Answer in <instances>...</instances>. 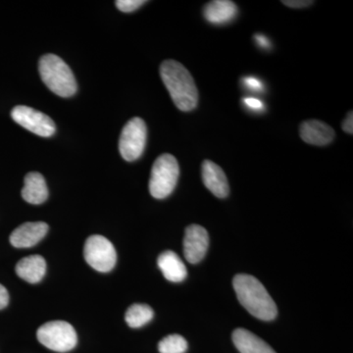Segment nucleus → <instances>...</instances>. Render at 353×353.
I'll list each match as a JSON object with an SVG mask.
<instances>
[{
	"mask_svg": "<svg viewBox=\"0 0 353 353\" xmlns=\"http://www.w3.org/2000/svg\"><path fill=\"white\" fill-rule=\"evenodd\" d=\"M157 263L165 279L170 282L180 283L187 278V267L179 255L171 250L161 253Z\"/></svg>",
	"mask_w": 353,
	"mask_h": 353,
	"instance_id": "obj_14",
	"label": "nucleus"
},
{
	"mask_svg": "<svg viewBox=\"0 0 353 353\" xmlns=\"http://www.w3.org/2000/svg\"><path fill=\"white\" fill-rule=\"evenodd\" d=\"M233 285L239 301L250 314L263 321L277 317L275 301L256 278L240 274L234 278Z\"/></svg>",
	"mask_w": 353,
	"mask_h": 353,
	"instance_id": "obj_2",
	"label": "nucleus"
},
{
	"mask_svg": "<svg viewBox=\"0 0 353 353\" xmlns=\"http://www.w3.org/2000/svg\"><path fill=\"white\" fill-rule=\"evenodd\" d=\"M180 175V167L173 155H160L155 160L150 174V192L154 199H163L175 190Z\"/></svg>",
	"mask_w": 353,
	"mask_h": 353,
	"instance_id": "obj_4",
	"label": "nucleus"
},
{
	"mask_svg": "<svg viewBox=\"0 0 353 353\" xmlns=\"http://www.w3.org/2000/svg\"><path fill=\"white\" fill-rule=\"evenodd\" d=\"M145 2L143 0H117L115 3L117 8L122 11V12L129 13L139 9Z\"/></svg>",
	"mask_w": 353,
	"mask_h": 353,
	"instance_id": "obj_20",
	"label": "nucleus"
},
{
	"mask_svg": "<svg viewBox=\"0 0 353 353\" xmlns=\"http://www.w3.org/2000/svg\"><path fill=\"white\" fill-rule=\"evenodd\" d=\"M37 336L41 345L57 352H70L78 343L75 329L65 321L46 323L39 327Z\"/></svg>",
	"mask_w": 353,
	"mask_h": 353,
	"instance_id": "obj_5",
	"label": "nucleus"
},
{
	"mask_svg": "<svg viewBox=\"0 0 353 353\" xmlns=\"http://www.w3.org/2000/svg\"><path fill=\"white\" fill-rule=\"evenodd\" d=\"M48 232V225L44 222H28L14 230L10 243L14 248H29L43 240Z\"/></svg>",
	"mask_w": 353,
	"mask_h": 353,
	"instance_id": "obj_10",
	"label": "nucleus"
},
{
	"mask_svg": "<svg viewBox=\"0 0 353 353\" xmlns=\"http://www.w3.org/2000/svg\"><path fill=\"white\" fill-rule=\"evenodd\" d=\"M243 83H245L246 88L256 90V92H260V90H263V85H262V83L260 82L259 79L255 78V77H245V78L243 79Z\"/></svg>",
	"mask_w": 353,
	"mask_h": 353,
	"instance_id": "obj_22",
	"label": "nucleus"
},
{
	"mask_svg": "<svg viewBox=\"0 0 353 353\" xmlns=\"http://www.w3.org/2000/svg\"><path fill=\"white\" fill-rule=\"evenodd\" d=\"M22 197L31 204H41L48 199V185L41 174L31 172L26 175Z\"/></svg>",
	"mask_w": 353,
	"mask_h": 353,
	"instance_id": "obj_17",
	"label": "nucleus"
},
{
	"mask_svg": "<svg viewBox=\"0 0 353 353\" xmlns=\"http://www.w3.org/2000/svg\"><path fill=\"white\" fill-rule=\"evenodd\" d=\"M9 303V294L6 288L0 284V310L6 308Z\"/></svg>",
	"mask_w": 353,
	"mask_h": 353,
	"instance_id": "obj_25",
	"label": "nucleus"
},
{
	"mask_svg": "<svg viewBox=\"0 0 353 353\" xmlns=\"http://www.w3.org/2000/svg\"><path fill=\"white\" fill-rule=\"evenodd\" d=\"M299 134L303 141L309 145L324 146L334 139L333 128L319 120H308L301 123Z\"/></svg>",
	"mask_w": 353,
	"mask_h": 353,
	"instance_id": "obj_12",
	"label": "nucleus"
},
{
	"mask_svg": "<svg viewBox=\"0 0 353 353\" xmlns=\"http://www.w3.org/2000/svg\"><path fill=\"white\" fill-rule=\"evenodd\" d=\"M160 77L176 108L185 112L196 108L199 90L194 78L183 65L175 60H165L160 66Z\"/></svg>",
	"mask_w": 353,
	"mask_h": 353,
	"instance_id": "obj_1",
	"label": "nucleus"
},
{
	"mask_svg": "<svg viewBox=\"0 0 353 353\" xmlns=\"http://www.w3.org/2000/svg\"><path fill=\"white\" fill-rule=\"evenodd\" d=\"M85 261L94 270L108 273L117 261V253L110 241L99 234L90 236L83 248Z\"/></svg>",
	"mask_w": 353,
	"mask_h": 353,
	"instance_id": "obj_6",
	"label": "nucleus"
},
{
	"mask_svg": "<svg viewBox=\"0 0 353 353\" xmlns=\"http://www.w3.org/2000/svg\"><path fill=\"white\" fill-rule=\"evenodd\" d=\"M39 75L51 92L61 97L76 94L77 82L73 72L63 60L55 54H46L39 60Z\"/></svg>",
	"mask_w": 353,
	"mask_h": 353,
	"instance_id": "obj_3",
	"label": "nucleus"
},
{
	"mask_svg": "<svg viewBox=\"0 0 353 353\" xmlns=\"http://www.w3.org/2000/svg\"><path fill=\"white\" fill-rule=\"evenodd\" d=\"M245 106L248 108L252 109L253 111H262L264 108V103L259 99L254 97H245L243 99Z\"/></svg>",
	"mask_w": 353,
	"mask_h": 353,
	"instance_id": "obj_21",
	"label": "nucleus"
},
{
	"mask_svg": "<svg viewBox=\"0 0 353 353\" xmlns=\"http://www.w3.org/2000/svg\"><path fill=\"white\" fill-rule=\"evenodd\" d=\"M282 3L290 8H304V7L310 6L314 2L309 0H283Z\"/></svg>",
	"mask_w": 353,
	"mask_h": 353,
	"instance_id": "obj_23",
	"label": "nucleus"
},
{
	"mask_svg": "<svg viewBox=\"0 0 353 353\" xmlns=\"http://www.w3.org/2000/svg\"><path fill=\"white\" fill-rule=\"evenodd\" d=\"M254 39L256 41L257 44H259L261 48H270L271 43L266 37L263 34H255Z\"/></svg>",
	"mask_w": 353,
	"mask_h": 353,
	"instance_id": "obj_26",
	"label": "nucleus"
},
{
	"mask_svg": "<svg viewBox=\"0 0 353 353\" xmlns=\"http://www.w3.org/2000/svg\"><path fill=\"white\" fill-rule=\"evenodd\" d=\"M154 312L148 304H132L128 308L125 320L131 328H141L152 321Z\"/></svg>",
	"mask_w": 353,
	"mask_h": 353,
	"instance_id": "obj_18",
	"label": "nucleus"
},
{
	"mask_svg": "<svg viewBox=\"0 0 353 353\" xmlns=\"http://www.w3.org/2000/svg\"><path fill=\"white\" fill-rule=\"evenodd\" d=\"M148 129L145 121L132 118L123 128L119 139V152L126 161L139 159L145 148Z\"/></svg>",
	"mask_w": 353,
	"mask_h": 353,
	"instance_id": "obj_7",
	"label": "nucleus"
},
{
	"mask_svg": "<svg viewBox=\"0 0 353 353\" xmlns=\"http://www.w3.org/2000/svg\"><path fill=\"white\" fill-rule=\"evenodd\" d=\"M233 341L241 353H277L263 340L248 330H234Z\"/></svg>",
	"mask_w": 353,
	"mask_h": 353,
	"instance_id": "obj_16",
	"label": "nucleus"
},
{
	"mask_svg": "<svg viewBox=\"0 0 353 353\" xmlns=\"http://www.w3.org/2000/svg\"><path fill=\"white\" fill-rule=\"evenodd\" d=\"M238 13V7L229 0H214L209 2L203 10L205 19L214 25L228 24L236 17Z\"/></svg>",
	"mask_w": 353,
	"mask_h": 353,
	"instance_id": "obj_13",
	"label": "nucleus"
},
{
	"mask_svg": "<svg viewBox=\"0 0 353 353\" xmlns=\"http://www.w3.org/2000/svg\"><path fill=\"white\" fill-rule=\"evenodd\" d=\"M11 117L20 126L43 138L53 136L57 131V126L50 116L29 106H16L11 111Z\"/></svg>",
	"mask_w": 353,
	"mask_h": 353,
	"instance_id": "obj_8",
	"label": "nucleus"
},
{
	"mask_svg": "<svg viewBox=\"0 0 353 353\" xmlns=\"http://www.w3.org/2000/svg\"><path fill=\"white\" fill-rule=\"evenodd\" d=\"M208 233L203 227L192 224L185 229L183 255L188 262L192 264L201 262L208 252Z\"/></svg>",
	"mask_w": 353,
	"mask_h": 353,
	"instance_id": "obj_9",
	"label": "nucleus"
},
{
	"mask_svg": "<svg viewBox=\"0 0 353 353\" xmlns=\"http://www.w3.org/2000/svg\"><path fill=\"white\" fill-rule=\"evenodd\" d=\"M343 130L347 134H353V112L350 111V112L347 113V118H345V121L343 123Z\"/></svg>",
	"mask_w": 353,
	"mask_h": 353,
	"instance_id": "obj_24",
	"label": "nucleus"
},
{
	"mask_svg": "<svg viewBox=\"0 0 353 353\" xmlns=\"http://www.w3.org/2000/svg\"><path fill=\"white\" fill-rule=\"evenodd\" d=\"M46 272V262L41 255H30L16 265V274L26 282L37 284L43 280Z\"/></svg>",
	"mask_w": 353,
	"mask_h": 353,
	"instance_id": "obj_15",
	"label": "nucleus"
},
{
	"mask_svg": "<svg viewBox=\"0 0 353 353\" xmlns=\"http://www.w3.org/2000/svg\"><path fill=\"white\" fill-rule=\"evenodd\" d=\"M188 350V343L180 334H170L165 336L158 343L160 353H185Z\"/></svg>",
	"mask_w": 353,
	"mask_h": 353,
	"instance_id": "obj_19",
	"label": "nucleus"
},
{
	"mask_svg": "<svg viewBox=\"0 0 353 353\" xmlns=\"http://www.w3.org/2000/svg\"><path fill=\"white\" fill-rule=\"evenodd\" d=\"M202 181L204 185L215 196L219 199H225L229 196L230 188L226 174L222 170V168L211 161V160H204L201 166Z\"/></svg>",
	"mask_w": 353,
	"mask_h": 353,
	"instance_id": "obj_11",
	"label": "nucleus"
}]
</instances>
